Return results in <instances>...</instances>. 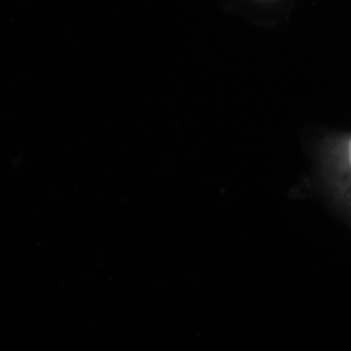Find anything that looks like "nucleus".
Here are the masks:
<instances>
[{
  "label": "nucleus",
  "mask_w": 351,
  "mask_h": 351,
  "mask_svg": "<svg viewBox=\"0 0 351 351\" xmlns=\"http://www.w3.org/2000/svg\"><path fill=\"white\" fill-rule=\"evenodd\" d=\"M349 162H350L351 165V139L350 142H349Z\"/></svg>",
  "instance_id": "nucleus-1"
}]
</instances>
